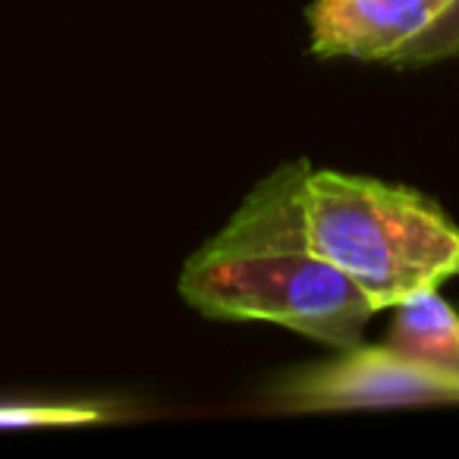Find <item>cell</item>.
Segmentation results:
<instances>
[{
  "label": "cell",
  "instance_id": "obj_1",
  "mask_svg": "<svg viewBox=\"0 0 459 459\" xmlns=\"http://www.w3.org/2000/svg\"><path fill=\"white\" fill-rule=\"evenodd\" d=\"M308 160L255 183L233 217L183 264L179 296L204 318L271 321L343 350L362 340L375 306L308 239L302 183Z\"/></svg>",
  "mask_w": 459,
  "mask_h": 459
},
{
  "label": "cell",
  "instance_id": "obj_2",
  "mask_svg": "<svg viewBox=\"0 0 459 459\" xmlns=\"http://www.w3.org/2000/svg\"><path fill=\"white\" fill-rule=\"evenodd\" d=\"M302 208L318 255L343 271L375 312L459 274V227L409 186L308 167Z\"/></svg>",
  "mask_w": 459,
  "mask_h": 459
},
{
  "label": "cell",
  "instance_id": "obj_3",
  "mask_svg": "<svg viewBox=\"0 0 459 459\" xmlns=\"http://www.w3.org/2000/svg\"><path fill=\"white\" fill-rule=\"evenodd\" d=\"M274 412H359V409L459 406V375L434 371L362 340L337 356L277 375L264 390Z\"/></svg>",
  "mask_w": 459,
  "mask_h": 459
},
{
  "label": "cell",
  "instance_id": "obj_4",
  "mask_svg": "<svg viewBox=\"0 0 459 459\" xmlns=\"http://www.w3.org/2000/svg\"><path fill=\"white\" fill-rule=\"evenodd\" d=\"M453 0H312L306 10L315 57L390 64Z\"/></svg>",
  "mask_w": 459,
  "mask_h": 459
},
{
  "label": "cell",
  "instance_id": "obj_5",
  "mask_svg": "<svg viewBox=\"0 0 459 459\" xmlns=\"http://www.w3.org/2000/svg\"><path fill=\"white\" fill-rule=\"evenodd\" d=\"M384 343L434 371L459 375V312L437 287L419 290L394 306V325Z\"/></svg>",
  "mask_w": 459,
  "mask_h": 459
},
{
  "label": "cell",
  "instance_id": "obj_6",
  "mask_svg": "<svg viewBox=\"0 0 459 459\" xmlns=\"http://www.w3.org/2000/svg\"><path fill=\"white\" fill-rule=\"evenodd\" d=\"M110 419L114 409L95 400H0V431L85 428Z\"/></svg>",
  "mask_w": 459,
  "mask_h": 459
},
{
  "label": "cell",
  "instance_id": "obj_7",
  "mask_svg": "<svg viewBox=\"0 0 459 459\" xmlns=\"http://www.w3.org/2000/svg\"><path fill=\"white\" fill-rule=\"evenodd\" d=\"M450 57H459V0H453L450 7H446L419 39L409 41L403 51H396L390 66L412 70V66H428V64H437V60H450Z\"/></svg>",
  "mask_w": 459,
  "mask_h": 459
}]
</instances>
